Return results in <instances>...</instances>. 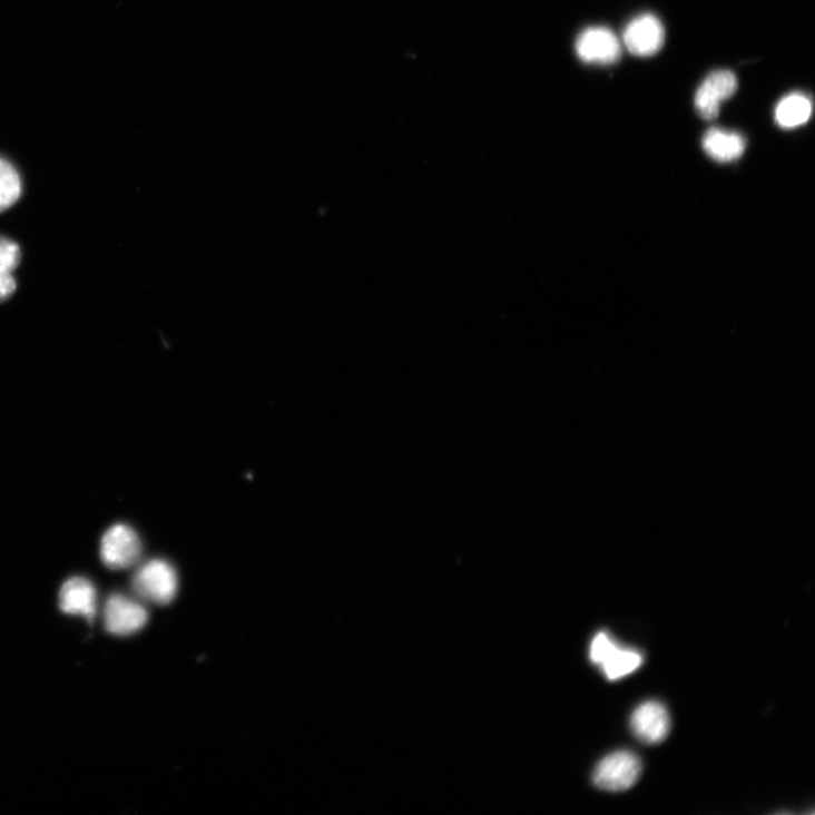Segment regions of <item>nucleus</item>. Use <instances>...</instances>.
<instances>
[{"mask_svg":"<svg viewBox=\"0 0 815 815\" xmlns=\"http://www.w3.org/2000/svg\"><path fill=\"white\" fill-rule=\"evenodd\" d=\"M131 586L136 597L141 601L167 605L177 593L178 577L169 562L154 559L144 563L135 572Z\"/></svg>","mask_w":815,"mask_h":815,"instance_id":"1","label":"nucleus"},{"mask_svg":"<svg viewBox=\"0 0 815 815\" xmlns=\"http://www.w3.org/2000/svg\"><path fill=\"white\" fill-rule=\"evenodd\" d=\"M16 289L17 284L12 272L0 271V302L9 300Z\"/></svg>","mask_w":815,"mask_h":815,"instance_id":"15","label":"nucleus"},{"mask_svg":"<svg viewBox=\"0 0 815 815\" xmlns=\"http://www.w3.org/2000/svg\"><path fill=\"white\" fill-rule=\"evenodd\" d=\"M148 619V610L140 599L115 593L106 601L104 622L110 635L118 637L135 635L146 627Z\"/></svg>","mask_w":815,"mask_h":815,"instance_id":"3","label":"nucleus"},{"mask_svg":"<svg viewBox=\"0 0 815 815\" xmlns=\"http://www.w3.org/2000/svg\"><path fill=\"white\" fill-rule=\"evenodd\" d=\"M635 735L646 744L661 743L669 733L670 719L664 705L648 701L639 706L631 717Z\"/></svg>","mask_w":815,"mask_h":815,"instance_id":"10","label":"nucleus"},{"mask_svg":"<svg viewBox=\"0 0 815 815\" xmlns=\"http://www.w3.org/2000/svg\"><path fill=\"white\" fill-rule=\"evenodd\" d=\"M59 606L65 615L84 617L92 623L97 617V590L86 578L67 580L60 589Z\"/></svg>","mask_w":815,"mask_h":815,"instance_id":"7","label":"nucleus"},{"mask_svg":"<svg viewBox=\"0 0 815 815\" xmlns=\"http://www.w3.org/2000/svg\"><path fill=\"white\" fill-rule=\"evenodd\" d=\"M703 146L707 155L719 163L734 161L745 150L742 135L719 128H713L705 135Z\"/></svg>","mask_w":815,"mask_h":815,"instance_id":"11","label":"nucleus"},{"mask_svg":"<svg viewBox=\"0 0 815 815\" xmlns=\"http://www.w3.org/2000/svg\"><path fill=\"white\" fill-rule=\"evenodd\" d=\"M576 50L581 60L589 63H613L621 57L618 37L607 28H589L578 38Z\"/></svg>","mask_w":815,"mask_h":815,"instance_id":"6","label":"nucleus"},{"mask_svg":"<svg viewBox=\"0 0 815 815\" xmlns=\"http://www.w3.org/2000/svg\"><path fill=\"white\" fill-rule=\"evenodd\" d=\"M22 193L19 173L12 164L0 158V213L10 209Z\"/></svg>","mask_w":815,"mask_h":815,"instance_id":"13","label":"nucleus"},{"mask_svg":"<svg viewBox=\"0 0 815 815\" xmlns=\"http://www.w3.org/2000/svg\"><path fill=\"white\" fill-rule=\"evenodd\" d=\"M812 114L809 99L802 94L785 97L776 108L775 118L783 128H794L805 124Z\"/></svg>","mask_w":815,"mask_h":815,"instance_id":"12","label":"nucleus"},{"mask_svg":"<svg viewBox=\"0 0 815 815\" xmlns=\"http://www.w3.org/2000/svg\"><path fill=\"white\" fill-rule=\"evenodd\" d=\"M665 30L661 22L652 14H642L634 19L625 31L628 50L636 56H652L664 45Z\"/></svg>","mask_w":815,"mask_h":815,"instance_id":"8","label":"nucleus"},{"mask_svg":"<svg viewBox=\"0 0 815 815\" xmlns=\"http://www.w3.org/2000/svg\"><path fill=\"white\" fill-rule=\"evenodd\" d=\"M144 552L143 541L131 527L122 523L110 527L104 534L100 557L111 570H126L139 563Z\"/></svg>","mask_w":815,"mask_h":815,"instance_id":"2","label":"nucleus"},{"mask_svg":"<svg viewBox=\"0 0 815 815\" xmlns=\"http://www.w3.org/2000/svg\"><path fill=\"white\" fill-rule=\"evenodd\" d=\"M590 659L599 665L610 681H616L635 670L642 664V656L629 648L619 646L603 632L598 634L590 647Z\"/></svg>","mask_w":815,"mask_h":815,"instance_id":"5","label":"nucleus"},{"mask_svg":"<svg viewBox=\"0 0 815 815\" xmlns=\"http://www.w3.org/2000/svg\"><path fill=\"white\" fill-rule=\"evenodd\" d=\"M21 261V251L17 243L0 237V271L12 272Z\"/></svg>","mask_w":815,"mask_h":815,"instance_id":"14","label":"nucleus"},{"mask_svg":"<svg viewBox=\"0 0 815 815\" xmlns=\"http://www.w3.org/2000/svg\"><path fill=\"white\" fill-rule=\"evenodd\" d=\"M737 90V79L730 71H716L707 77L696 95V108L705 119L718 116L720 104Z\"/></svg>","mask_w":815,"mask_h":815,"instance_id":"9","label":"nucleus"},{"mask_svg":"<svg viewBox=\"0 0 815 815\" xmlns=\"http://www.w3.org/2000/svg\"><path fill=\"white\" fill-rule=\"evenodd\" d=\"M642 765L630 752H618L603 758L596 767L593 784L607 792L630 789L640 778Z\"/></svg>","mask_w":815,"mask_h":815,"instance_id":"4","label":"nucleus"}]
</instances>
